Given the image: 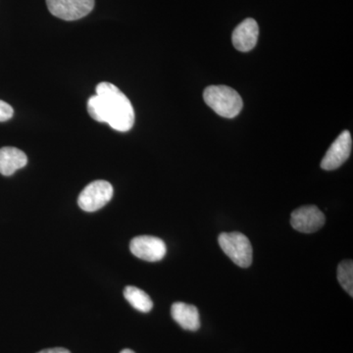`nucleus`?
<instances>
[{"label": "nucleus", "instance_id": "f257e3e1", "mask_svg": "<svg viewBox=\"0 0 353 353\" xmlns=\"http://www.w3.org/2000/svg\"><path fill=\"white\" fill-rule=\"evenodd\" d=\"M97 94L88 101V112L92 119L108 123L118 132H128L134 123V111L131 101L113 83L102 82L95 88Z\"/></svg>", "mask_w": 353, "mask_h": 353}, {"label": "nucleus", "instance_id": "f03ea898", "mask_svg": "<svg viewBox=\"0 0 353 353\" xmlns=\"http://www.w3.org/2000/svg\"><path fill=\"white\" fill-rule=\"evenodd\" d=\"M203 99L209 108L221 117H236L243 109L241 95L227 85H210L204 90Z\"/></svg>", "mask_w": 353, "mask_h": 353}, {"label": "nucleus", "instance_id": "7ed1b4c3", "mask_svg": "<svg viewBox=\"0 0 353 353\" xmlns=\"http://www.w3.org/2000/svg\"><path fill=\"white\" fill-rule=\"evenodd\" d=\"M218 243L225 254L238 266L248 268L252 265V246L245 234L238 232L222 233L218 238Z\"/></svg>", "mask_w": 353, "mask_h": 353}, {"label": "nucleus", "instance_id": "20e7f679", "mask_svg": "<svg viewBox=\"0 0 353 353\" xmlns=\"http://www.w3.org/2000/svg\"><path fill=\"white\" fill-rule=\"evenodd\" d=\"M113 187L103 180L94 181L81 192L78 204L85 212H94L106 205L112 199Z\"/></svg>", "mask_w": 353, "mask_h": 353}, {"label": "nucleus", "instance_id": "39448f33", "mask_svg": "<svg viewBox=\"0 0 353 353\" xmlns=\"http://www.w3.org/2000/svg\"><path fill=\"white\" fill-rule=\"evenodd\" d=\"M94 3V0H46L50 12L64 21L82 19L92 12Z\"/></svg>", "mask_w": 353, "mask_h": 353}, {"label": "nucleus", "instance_id": "423d86ee", "mask_svg": "<svg viewBox=\"0 0 353 353\" xmlns=\"http://www.w3.org/2000/svg\"><path fill=\"white\" fill-rule=\"evenodd\" d=\"M130 250L134 256L150 262L160 261L167 252L164 241L152 236H139L132 239Z\"/></svg>", "mask_w": 353, "mask_h": 353}, {"label": "nucleus", "instance_id": "0eeeda50", "mask_svg": "<svg viewBox=\"0 0 353 353\" xmlns=\"http://www.w3.org/2000/svg\"><path fill=\"white\" fill-rule=\"evenodd\" d=\"M324 213L314 205L303 206L292 213L290 224L296 231L310 234L319 231L325 225Z\"/></svg>", "mask_w": 353, "mask_h": 353}, {"label": "nucleus", "instance_id": "6e6552de", "mask_svg": "<svg viewBox=\"0 0 353 353\" xmlns=\"http://www.w3.org/2000/svg\"><path fill=\"white\" fill-rule=\"evenodd\" d=\"M352 139L350 132H341L323 158L321 168L326 171L336 170L347 161L352 153Z\"/></svg>", "mask_w": 353, "mask_h": 353}, {"label": "nucleus", "instance_id": "1a4fd4ad", "mask_svg": "<svg viewBox=\"0 0 353 353\" xmlns=\"http://www.w3.org/2000/svg\"><path fill=\"white\" fill-rule=\"evenodd\" d=\"M259 34V27L256 21L248 18L234 29L232 41L236 50L241 52H248L256 46Z\"/></svg>", "mask_w": 353, "mask_h": 353}, {"label": "nucleus", "instance_id": "9d476101", "mask_svg": "<svg viewBox=\"0 0 353 353\" xmlns=\"http://www.w3.org/2000/svg\"><path fill=\"white\" fill-rule=\"evenodd\" d=\"M171 315L183 329L197 331L201 328L199 312L194 305L183 303H176L172 305Z\"/></svg>", "mask_w": 353, "mask_h": 353}, {"label": "nucleus", "instance_id": "9b49d317", "mask_svg": "<svg viewBox=\"0 0 353 353\" xmlns=\"http://www.w3.org/2000/svg\"><path fill=\"white\" fill-rule=\"evenodd\" d=\"M28 163L25 152L11 146L0 148V174L11 176L19 169L24 168Z\"/></svg>", "mask_w": 353, "mask_h": 353}, {"label": "nucleus", "instance_id": "f8f14e48", "mask_svg": "<svg viewBox=\"0 0 353 353\" xmlns=\"http://www.w3.org/2000/svg\"><path fill=\"white\" fill-rule=\"evenodd\" d=\"M124 296L128 303L139 312L148 313L152 311L153 307L152 299L143 290L129 285L125 288Z\"/></svg>", "mask_w": 353, "mask_h": 353}, {"label": "nucleus", "instance_id": "ddd939ff", "mask_svg": "<svg viewBox=\"0 0 353 353\" xmlns=\"http://www.w3.org/2000/svg\"><path fill=\"white\" fill-rule=\"evenodd\" d=\"M338 280L345 292L350 296H353V263L352 260H345L339 265Z\"/></svg>", "mask_w": 353, "mask_h": 353}, {"label": "nucleus", "instance_id": "4468645a", "mask_svg": "<svg viewBox=\"0 0 353 353\" xmlns=\"http://www.w3.org/2000/svg\"><path fill=\"white\" fill-rule=\"evenodd\" d=\"M14 110L12 106L6 101H0V122H6L13 117Z\"/></svg>", "mask_w": 353, "mask_h": 353}, {"label": "nucleus", "instance_id": "2eb2a0df", "mask_svg": "<svg viewBox=\"0 0 353 353\" xmlns=\"http://www.w3.org/2000/svg\"><path fill=\"white\" fill-rule=\"evenodd\" d=\"M38 353H71L68 350L63 347H54V348H48V350H43L41 352Z\"/></svg>", "mask_w": 353, "mask_h": 353}, {"label": "nucleus", "instance_id": "dca6fc26", "mask_svg": "<svg viewBox=\"0 0 353 353\" xmlns=\"http://www.w3.org/2000/svg\"><path fill=\"white\" fill-rule=\"evenodd\" d=\"M120 353H134V352H132V350H122V352H121Z\"/></svg>", "mask_w": 353, "mask_h": 353}]
</instances>
